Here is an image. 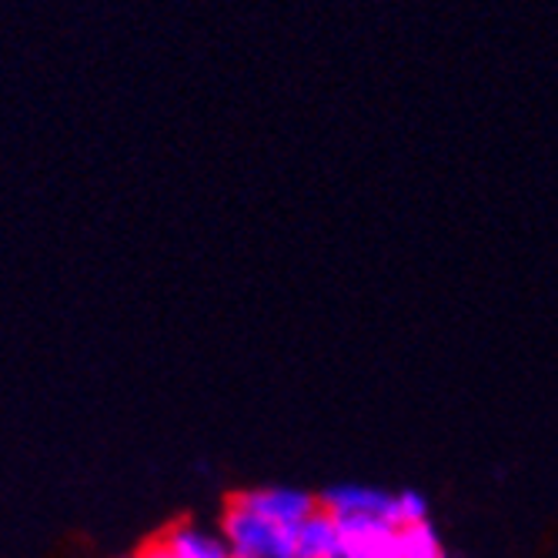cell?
Returning a JSON list of instances; mask_svg holds the SVG:
<instances>
[{
	"label": "cell",
	"mask_w": 558,
	"mask_h": 558,
	"mask_svg": "<svg viewBox=\"0 0 558 558\" xmlns=\"http://www.w3.org/2000/svg\"><path fill=\"white\" fill-rule=\"evenodd\" d=\"M221 535L234 558H294V529L268 522L234 498L221 519Z\"/></svg>",
	"instance_id": "cell-1"
},
{
	"label": "cell",
	"mask_w": 558,
	"mask_h": 558,
	"mask_svg": "<svg viewBox=\"0 0 558 558\" xmlns=\"http://www.w3.org/2000/svg\"><path fill=\"white\" fill-rule=\"evenodd\" d=\"M234 501L247 505L251 512H258L268 522L284 525V529H298L301 522H308L322 509V501H315V495L301 492V488H288V485L251 488V492H241Z\"/></svg>",
	"instance_id": "cell-2"
},
{
	"label": "cell",
	"mask_w": 558,
	"mask_h": 558,
	"mask_svg": "<svg viewBox=\"0 0 558 558\" xmlns=\"http://www.w3.org/2000/svg\"><path fill=\"white\" fill-rule=\"evenodd\" d=\"M322 509H328L335 519H388V522H395L398 495H391L385 488H372V485H335L322 495Z\"/></svg>",
	"instance_id": "cell-3"
},
{
	"label": "cell",
	"mask_w": 558,
	"mask_h": 558,
	"mask_svg": "<svg viewBox=\"0 0 558 558\" xmlns=\"http://www.w3.org/2000/svg\"><path fill=\"white\" fill-rule=\"evenodd\" d=\"M348 558H398V525L388 519H338Z\"/></svg>",
	"instance_id": "cell-4"
},
{
	"label": "cell",
	"mask_w": 558,
	"mask_h": 558,
	"mask_svg": "<svg viewBox=\"0 0 558 558\" xmlns=\"http://www.w3.org/2000/svg\"><path fill=\"white\" fill-rule=\"evenodd\" d=\"M341 555V522L318 509L308 522L294 529V558H335Z\"/></svg>",
	"instance_id": "cell-5"
},
{
	"label": "cell",
	"mask_w": 558,
	"mask_h": 558,
	"mask_svg": "<svg viewBox=\"0 0 558 558\" xmlns=\"http://www.w3.org/2000/svg\"><path fill=\"white\" fill-rule=\"evenodd\" d=\"M165 545L174 558H234L221 532H208L191 522H178L165 532Z\"/></svg>",
	"instance_id": "cell-6"
},
{
	"label": "cell",
	"mask_w": 558,
	"mask_h": 558,
	"mask_svg": "<svg viewBox=\"0 0 558 558\" xmlns=\"http://www.w3.org/2000/svg\"><path fill=\"white\" fill-rule=\"evenodd\" d=\"M398 558H448L432 522L398 529Z\"/></svg>",
	"instance_id": "cell-7"
},
{
	"label": "cell",
	"mask_w": 558,
	"mask_h": 558,
	"mask_svg": "<svg viewBox=\"0 0 558 558\" xmlns=\"http://www.w3.org/2000/svg\"><path fill=\"white\" fill-rule=\"evenodd\" d=\"M395 522H398V529H409V525L428 522V501H425V495H422V492H415V488L398 492Z\"/></svg>",
	"instance_id": "cell-8"
},
{
	"label": "cell",
	"mask_w": 558,
	"mask_h": 558,
	"mask_svg": "<svg viewBox=\"0 0 558 558\" xmlns=\"http://www.w3.org/2000/svg\"><path fill=\"white\" fill-rule=\"evenodd\" d=\"M134 558H174V555H171V548L165 545V538H158V542L144 545Z\"/></svg>",
	"instance_id": "cell-9"
}]
</instances>
